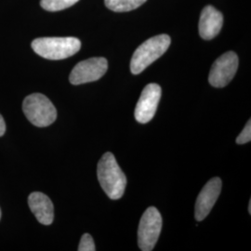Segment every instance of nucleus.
<instances>
[{"label": "nucleus", "instance_id": "f3484780", "mask_svg": "<svg viewBox=\"0 0 251 251\" xmlns=\"http://www.w3.org/2000/svg\"><path fill=\"white\" fill-rule=\"evenodd\" d=\"M249 213L251 214V201H250V204H249Z\"/></svg>", "mask_w": 251, "mask_h": 251}, {"label": "nucleus", "instance_id": "4468645a", "mask_svg": "<svg viewBox=\"0 0 251 251\" xmlns=\"http://www.w3.org/2000/svg\"><path fill=\"white\" fill-rule=\"evenodd\" d=\"M78 251H96L95 244L92 236L90 233H84L81 237L80 243L78 246Z\"/></svg>", "mask_w": 251, "mask_h": 251}, {"label": "nucleus", "instance_id": "39448f33", "mask_svg": "<svg viewBox=\"0 0 251 251\" xmlns=\"http://www.w3.org/2000/svg\"><path fill=\"white\" fill-rule=\"evenodd\" d=\"M162 229L160 212L154 207H148L141 219L138 229V245L141 251H151L158 240Z\"/></svg>", "mask_w": 251, "mask_h": 251}, {"label": "nucleus", "instance_id": "ddd939ff", "mask_svg": "<svg viewBox=\"0 0 251 251\" xmlns=\"http://www.w3.org/2000/svg\"><path fill=\"white\" fill-rule=\"evenodd\" d=\"M79 0H41L40 6L48 11H59L72 7Z\"/></svg>", "mask_w": 251, "mask_h": 251}, {"label": "nucleus", "instance_id": "9b49d317", "mask_svg": "<svg viewBox=\"0 0 251 251\" xmlns=\"http://www.w3.org/2000/svg\"><path fill=\"white\" fill-rule=\"evenodd\" d=\"M28 205L40 224L50 225L53 223V204L46 195L40 192L32 193L28 198Z\"/></svg>", "mask_w": 251, "mask_h": 251}, {"label": "nucleus", "instance_id": "f8f14e48", "mask_svg": "<svg viewBox=\"0 0 251 251\" xmlns=\"http://www.w3.org/2000/svg\"><path fill=\"white\" fill-rule=\"evenodd\" d=\"M147 0H104L108 9L116 12H126L141 7Z\"/></svg>", "mask_w": 251, "mask_h": 251}, {"label": "nucleus", "instance_id": "9d476101", "mask_svg": "<svg viewBox=\"0 0 251 251\" xmlns=\"http://www.w3.org/2000/svg\"><path fill=\"white\" fill-rule=\"evenodd\" d=\"M224 25V15L212 6H206L200 15L199 35L205 39L210 40L219 35Z\"/></svg>", "mask_w": 251, "mask_h": 251}, {"label": "nucleus", "instance_id": "f03ea898", "mask_svg": "<svg viewBox=\"0 0 251 251\" xmlns=\"http://www.w3.org/2000/svg\"><path fill=\"white\" fill-rule=\"evenodd\" d=\"M80 40L76 37H40L32 42L37 55L48 60H63L78 52Z\"/></svg>", "mask_w": 251, "mask_h": 251}, {"label": "nucleus", "instance_id": "7ed1b4c3", "mask_svg": "<svg viewBox=\"0 0 251 251\" xmlns=\"http://www.w3.org/2000/svg\"><path fill=\"white\" fill-rule=\"evenodd\" d=\"M171 42V37L168 35H159L147 39L135 50L130 62L131 73L139 75L143 72L168 50Z\"/></svg>", "mask_w": 251, "mask_h": 251}, {"label": "nucleus", "instance_id": "a211bd4d", "mask_svg": "<svg viewBox=\"0 0 251 251\" xmlns=\"http://www.w3.org/2000/svg\"><path fill=\"white\" fill-rule=\"evenodd\" d=\"M0 219H1V210H0Z\"/></svg>", "mask_w": 251, "mask_h": 251}, {"label": "nucleus", "instance_id": "0eeeda50", "mask_svg": "<svg viewBox=\"0 0 251 251\" xmlns=\"http://www.w3.org/2000/svg\"><path fill=\"white\" fill-rule=\"evenodd\" d=\"M238 68V57L233 51H228L218 58L213 63L208 82L214 88L227 86L235 75Z\"/></svg>", "mask_w": 251, "mask_h": 251}, {"label": "nucleus", "instance_id": "f257e3e1", "mask_svg": "<svg viewBox=\"0 0 251 251\" xmlns=\"http://www.w3.org/2000/svg\"><path fill=\"white\" fill-rule=\"evenodd\" d=\"M97 176L108 198L117 200L123 197L126 186V177L112 152H105L101 156L98 163Z\"/></svg>", "mask_w": 251, "mask_h": 251}, {"label": "nucleus", "instance_id": "1a4fd4ad", "mask_svg": "<svg viewBox=\"0 0 251 251\" xmlns=\"http://www.w3.org/2000/svg\"><path fill=\"white\" fill-rule=\"evenodd\" d=\"M222 186V179L220 178H213L208 180L206 185L201 190L195 207V217L197 221L201 222L205 220L206 216L209 214L221 194Z\"/></svg>", "mask_w": 251, "mask_h": 251}, {"label": "nucleus", "instance_id": "6e6552de", "mask_svg": "<svg viewBox=\"0 0 251 251\" xmlns=\"http://www.w3.org/2000/svg\"><path fill=\"white\" fill-rule=\"evenodd\" d=\"M161 98V88L151 83L144 88L135 108V119L142 124L148 123L154 117Z\"/></svg>", "mask_w": 251, "mask_h": 251}, {"label": "nucleus", "instance_id": "423d86ee", "mask_svg": "<svg viewBox=\"0 0 251 251\" xmlns=\"http://www.w3.org/2000/svg\"><path fill=\"white\" fill-rule=\"evenodd\" d=\"M108 62L105 58L95 57L77 63L69 76L73 85H81L99 80L107 72Z\"/></svg>", "mask_w": 251, "mask_h": 251}, {"label": "nucleus", "instance_id": "dca6fc26", "mask_svg": "<svg viewBox=\"0 0 251 251\" xmlns=\"http://www.w3.org/2000/svg\"><path fill=\"white\" fill-rule=\"evenodd\" d=\"M6 131V123L3 117L0 115V137L3 136Z\"/></svg>", "mask_w": 251, "mask_h": 251}, {"label": "nucleus", "instance_id": "2eb2a0df", "mask_svg": "<svg viewBox=\"0 0 251 251\" xmlns=\"http://www.w3.org/2000/svg\"><path fill=\"white\" fill-rule=\"evenodd\" d=\"M251 141V120L250 119L245 126L242 132L236 138V144H245Z\"/></svg>", "mask_w": 251, "mask_h": 251}, {"label": "nucleus", "instance_id": "20e7f679", "mask_svg": "<svg viewBox=\"0 0 251 251\" xmlns=\"http://www.w3.org/2000/svg\"><path fill=\"white\" fill-rule=\"evenodd\" d=\"M23 110L33 125L44 127L51 125L57 118V111L52 102L40 93H34L24 100Z\"/></svg>", "mask_w": 251, "mask_h": 251}]
</instances>
